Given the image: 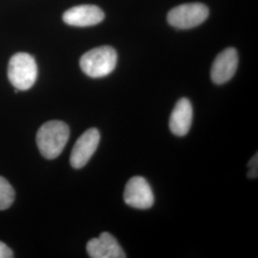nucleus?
I'll return each instance as SVG.
<instances>
[{
  "instance_id": "obj_8",
  "label": "nucleus",
  "mask_w": 258,
  "mask_h": 258,
  "mask_svg": "<svg viewBox=\"0 0 258 258\" xmlns=\"http://www.w3.org/2000/svg\"><path fill=\"white\" fill-rule=\"evenodd\" d=\"M62 19L71 26L88 27L101 23L104 19V13L95 5H80L67 10Z\"/></svg>"
},
{
  "instance_id": "obj_6",
  "label": "nucleus",
  "mask_w": 258,
  "mask_h": 258,
  "mask_svg": "<svg viewBox=\"0 0 258 258\" xmlns=\"http://www.w3.org/2000/svg\"><path fill=\"white\" fill-rule=\"evenodd\" d=\"M101 140L100 131L90 128L83 132L77 140L70 156V164L74 168H82L85 166L96 152Z\"/></svg>"
},
{
  "instance_id": "obj_10",
  "label": "nucleus",
  "mask_w": 258,
  "mask_h": 258,
  "mask_svg": "<svg viewBox=\"0 0 258 258\" xmlns=\"http://www.w3.org/2000/svg\"><path fill=\"white\" fill-rule=\"evenodd\" d=\"M194 118V109L189 100L182 98L176 102L175 106L170 114L169 129L179 137L186 135L191 127Z\"/></svg>"
},
{
  "instance_id": "obj_1",
  "label": "nucleus",
  "mask_w": 258,
  "mask_h": 258,
  "mask_svg": "<svg viewBox=\"0 0 258 258\" xmlns=\"http://www.w3.org/2000/svg\"><path fill=\"white\" fill-rule=\"evenodd\" d=\"M69 136L70 129L63 121H47L37 131V148L44 158L55 159L63 151Z\"/></svg>"
},
{
  "instance_id": "obj_12",
  "label": "nucleus",
  "mask_w": 258,
  "mask_h": 258,
  "mask_svg": "<svg viewBox=\"0 0 258 258\" xmlns=\"http://www.w3.org/2000/svg\"><path fill=\"white\" fill-rule=\"evenodd\" d=\"M249 168V173L248 176L251 179H255L257 178L258 174V156L257 153L250 159L248 165Z\"/></svg>"
},
{
  "instance_id": "obj_4",
  "label": "nucleus",
  "mask_w": 258,
  "mask_h": 258,
  "mask_svg": "<svg viewBox=\"0 0 258 258\" xmlns=\"http://www.w3.org/2000/svg\"><path fill=\"white\" fill-rule=\"evenodd\" d=\"M209 14V8L202 3H187L170 10L167 21L178 29H190L202 24Z\"/></svg>"
},
{
  "instance_id": "obj_9",
  "label": "nucleus",
  "mask_w": 258,
  "mask_h": 258,
  "mask_svg": "<svg viewBox=\"0 0 258 258\" xmlns=\"http://www.w3.org/2000/svg\"><path fill=\"white\" fill-rule=\"evenodd\" d=\"M88 255L92 258H125L126 254L117 239L109 232H102L98 238H92L86 245Z\"/></svg>"
},
{
  "instance_id": "obj_2",
  "label": "nucleus",
  "mask_w": 258,
  "mask_h": 258,
  "mask_svg": "<svg viewBox=\"0 0 258 258\" xmlns=\"http://www.w3.org/2000/svg\"><path fill=\"white\" fill-rule=\"evenodd\" d=\"M117 61L118 55L114 48L101 46L86 52L81 57L80 65L84 74L99 79L111 74L116 68Z\"/></svg>"
},
{
  "instance_id": "obj_5",
  "label": "nucleus",
  "mask_w": 258,
  "mask_h": 258,
  "mask_svg": "<svg viewBox=\"0 0 258 258\" xmlns=\"http://www.w3.org/2000/svg\"><path fill=\"white\" fill-rule=\"evenodd\" d=\"M124 202L139 210H147L154 204V194L148 181L141 176L132 177L125 185Z\"/></svg>"
},
{
  "instance_id": "obj_7",
  "label": "nucleus",
  "mask_w": 258,
  "mask_h": 258,
  "mask_svg": "<svg viewBox=\"0 0 258 258\" xmlns=\"http://www.w3.org/2000/svg\"><path fill=\"white\" fill-rule=\"evenodd\" d=\"M238 66V54L234 48H227L217 55L213 61L211 71L212 82L223 84L234 76Z\"/></svg>"
},
{
  "instance_id": "obj_3",
  "label": "nucleus",
  "mask_w": 258,
  "mask_h": 258,
  "mask_svg": "<svg viewBox=\"0 0 258 258\" xmlns=\"http://www.w3.org/2000/svg\"><path fill=\"white\" fill-rule=\"evenodd\" d=\"M8 78L10 83L16 88V92L30 89L37 78V65L35 58L27 53L13 55L8 65Z\"/></svg>"
},
{
  "instance_id": "obj_11",
  "label": "nucleus",
  "mask_w": 258,
  "mask_h": 258,
  "mask_svg": "<svg viewBox=\"0 0 258 258\" xmlns=\"http://www.w3.org/2000/svg\"><path fill=\"white\" fill-rule=\"evenodd\" d=\"M15 200V190L9 182L0 176V211L9 209Z\"/></svg>"
},
{
  "instance_id": "obj_13",
  "label": "nucleus",
  "mask_w": 258,
  "mask_h": 258,
  "mask_svg": "<svg viewBox=\"0 0 258 258\" xmlns=\"http://www.w3.org/2000/svg\"><path fill=\"white\" fill-rule=\"evenodd\" d=\"M14 257V252L9 247L0 241V258Z\"/></svg>"
}]
</instances>
